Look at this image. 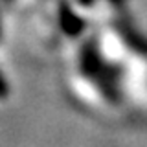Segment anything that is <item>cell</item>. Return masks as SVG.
<instances>
[{
  "label": "cell",
  "instance_id": "1",
  "mask_svg": "<svg viewBox=\"0 0 147 147\" xmlns=\"http://www.w3.org/2000/svg\"><path fill=\"white\" fill-rule=\"evenodd\" d=\"M112 68L103 59L98 44L86 42L77 53V66L72 76V92L76 98L98 109L114 107L119 98Z\"/></svg>",
  "mask_w": 147,
  "mask_h": 147
},
{
  "label": "cell",
  "instance_id": "4",
  "mask_svg": "<svg viewBox=\"0 0 147 147\" xmlns=\"http://www.w3.org/2000/svg\"><path fill=\"white\" fill-rule=\"evenodd\" d=\"M0 39H2V18H0Z\"/></svg>",
  "mask_w": 147,
  "mask_h": 147
},
{
  "label": "cell",
  "instance_id": "3",
  "mask_svg": "<svg viewBox=\"0 0 147 147\" xmlns=\"http://www.w3.org/2000/svg\"><path fill=\"white\" fill-rule=\"evenodd\" d=\"M7 94H9L7 81H6V77L2 76V72H0V101H2V99H6V98H7Z\"/></svg>",
  "mask_w": 147,
  "mask_h": 147
},
{
  "label": "cell",
  "instance_id": "2",
  "mask_svg": "<svg viewBox=\"0 0 147 147\" xmlns=\"http://www.w3.org/2000/svg\"><path fill=\"white\" fill-rule=\"evenodd\" d=\"M74 6L83 17L103 20V18L118 17L125 6V0H74Z\"/></svg>",
  "mask_w": 147,
  "mask_h": 147
}]
</instances>
